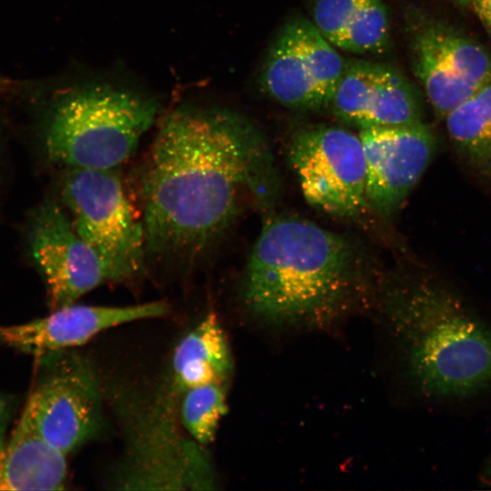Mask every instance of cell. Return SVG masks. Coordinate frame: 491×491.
I'll list each match as a JSON object with an SVG mask.
<instances>
[{
    "mask_svg": "<svg viewBox=\"0 0 491 491\" xmlns=\"http://www.w3.org/2000/svg\"><path fill=\"white\" fill-rule=\"evenodd\" d=\"M412 71L435 114L446 115L491 81V55L456 27L429 15L409 23Z\"/></svg>",
    "mask_w": 491,
    "mask_h": 491,
    "instance_id": "30bf717a",
    "label": "cell"
},
{
    "mask_svg": "<svg viewBox=\"0 0 491 491\" xmlns=\"http://www.w3.org/2000/svg\"><path fill=\"white\" fill-rule=\"evenodd\" d=\"M138 185L147 256L182 263L222 235L244 192L267 207L276 188L269 149L249 120L188 105L162 122Z\"/></svg>",
    "mask_w": 491,
    "mask_h": 491,
    "instance_id": "6da1fadb",
    "label": "cell"
},
{
    "mask_svg": "<svg viewBox=\"0 0 491 491\" xmlns=\"http://www.w3.org/2000/svg\"><path fill=\"white\" fill-rule=\"evenodd\" d=\"M129 416L126 452L114 484L122 489H210L207 455L175 425L170 399L137 404Z\"/></svg>",
    "mask_w": 491,
    "mask_h": 491,
    "instance_id": "8992f818",
    "label": "cell"
},
{
    "mask_svg": "<svg viewBox=\"0 0 491 491\" xmlns=\"http://www.w3.org/2000/svg\"><path fill=\"white\" fill-rule=\"evenodd\" d=\"M288 159L310 205L345 218L369 210L359 135L333 125L299 129L290 139Z\"/></svg>",
    "mask_w": 491,
    "mask_h": 491,
    "instance_id": "ba28073f",
    "label": "cell"
},
{
    "mask_svg": "<svg viewBox=\"0 0 491 491\" xmlns=\"http://www.w3.org/2000/svg\"><path fill=\"white\" fill-rule=\"evenodd\" d=\"M66 477V455L19 420L0 450V491L60 490Z\"/></svg>",
    "mask_w": 491,
    "mask_h": 491,
    "instance_id": "2e32d148",
    "label": "cell"
},
{
    "mask_svg": "<svg viewBox=\"0 0 491 491\" xmlns=\"http://www.w3.org/2000/svg\"><path fill=\"white\" fill-rule=\"evenodd\" d=\"M39 356L43 370L20 420L67 456L101 431L100 382L91 363L70 350Z\"/></svg>",
    "mask_w": 491,
    "mask_h": 491,
    "instance_id": "52a82bcc",
    "label": "cell"
},
{
    "mask_svg": "<svg viewBox=\"0 0 491 491\" xmlns=\"http://www.w3.org/2000/svg\"><path fill=\"white\" fill-rule=\"evenodd\" d=\"M20 85L17 81L0 74V95L17 91Z\"/></svg>",
    "mask_w": 491,
    "mask_h": 491,
    "instance_id": "7402d4cb",
    "label": "cell"
},
{
    "mask_svg": "<svg viewBox=\"0 0 491 491\" xmlns=\"http://www.w3.org/2000/svg\"><path fill=\"white\" fill-rule=\"evenodd\" d=\"M444 119L459 155L480 175L491 176V81Z\"/></svg>",
    "mask_w": 491,
    "mask_h": 491,
    "instance_id": "ac0fdd59",
    "label": "cell"
},
{
    "mask_svg": "<svg viewBox=\"0 0 491 491\" xmlns=\"http://www.w3.org/2000/svg\"><path fill=\"white\" fill-rule=\"evenodd\" d=\"M456 4H458L462 6H473V5L478 0H451Z\"/></svg>",
    "mask_w": 491,
    "mask_h": 491,
    "instance_id": "603a6c76",
    "label": "cell"
},
{
    "mask_svg": "<svg viewBox=\"0 0 491 491\" xmlns=\"http://www.w3.org/2000/svg\"><path fill=\"white\" fill-rule=\"evenodd\" d=\"M369 210L395 213L428 166L436 140L424 124L360 129Z\"/></svg>",
    "mask_w": 491,
    "mask_h": 491,
    "instance_id": "7c38bea8",
    "label": "cell"
},
{
    "mask_svg": "<svg viewBox=\"0 0 491 491\" xmlns=\"http://www.w3.org/2000/svg\"><path fill=\"white\" fill-rule=\"evenodd\" d=\"M155 99L105 83L79 85L51 101L41 125L47 158L65 168L117 169L155 120Z\"/></svg>",
    "mask_w": 491,
    "mask_h": 491,
    "instance_id": "3957f363",
    "label": "cell"
},
{
    "mask_svg": "<svg viewBox=\"0 0 491 491\" xmlns=\"http://www.w3.org/2000/svg\"><path fill=\"white\" fill-rule=\"evenodd\" d=\"M414 287L406 302L418 324L412 365L419 381L444 395L466 393L491 381V333L438 287Z\"/></svg>",
    "mask_w": 491,
    "mask_h": 491,
    "instance_id": "277c9868",
    "label": "cell"
},
{
    "mask_svg": "<svg viewBox=\"0 0 491 491\" xmlns=\"http://www.w3.org/2000/svg\"><path fill=\"white\" fill-rule=\"evenodd\" d=\"M369 266L351 237L306 219L277 216L266 223L251 249L241 294L266 318L315 319L344 305Z\"/></svg>",
    "mask_w": 491,
    "mask_h": 491,
    "instance_id": "7a4b0ae2",
    "label": "cell"
},
{
    "mask_svg": "<svg viewBox=\"0 0 491 491\" xmlns=\"http://www.w3.org/2000/svg\"><path fill=\"white\" fill-rule=\"evenodd\" d=\"M225 412L226 396L222 383L198 386L183 392L181 422L190 436L202 446L213 441Z\"/></svg>",
    "mask_w": 491,
    "mask_h": 491,
    "instance_id": "d6986e66",
    "label": "cell"
},
{
    "mask_svg": "<svg viewBox=\"0 0 491 491\" xmlns=\"http://www.w3.org/2000/svg\"><path fill=\"white\" fill-rule=\"evenodd\" d=\"M61 204L75 230L95 251L108 282H126L144 270L147 257L141 217L116 169L65 168Z\"/></svg>",
    "mask_w": 491,
    "mask_h": 491,
    "instance_id": "5b68a950",
    "label": "cell"
},
{
    "mask_svg": "<svg viewBox=\"0 0 491 491\" xmlns=\"http://www.w3.org/2000/svg\"><path fill=\"white\" fill-rule=\"evenodd\" d=\"M232 370L229 346L217 316L206 314L175 346L172 380L178 392L212 383L225 384Z\"/></svg>",
    "mask_w": 491,
    "mask_h": 491,
    "instance_id": "e0dca14e",
    "label": "cell"
},
{
    "mask_svg": "<svg viewBox=\"0 0 491 491\" xmlns=\"http://www.w3.org/2000/svg\"><path fill=\"white\" fill-rule=\"evenodd\" d=\"M311 21L343 51L377 54L388 45L389 17L383 0H316Z\"/></svg>",
    "mask_w": 491,
    "mask_h": 491,
    "instance_id": "9a60e30c",
    "label": "cell"
},
{
    "mask_svg": "<svg viewBox=\"0 0 491 491\" xmlns=\"http://www.w3.org/2000/svg\"><path fill=\"white\" fill-rule=\"evenodd\" d=\"M472 8L491 34V0H478Z\"/></svg>",
    "mask_w": 491,
    "mask_h": 491,
    "instance_id": "44dd1931",
    "label": "cell"
},
{
    "mask_svg": "<svg viewBox=\"0 0 491 491\" xmlns=\"http://www.w3.org/2000/svg\"><path fill=\"white\" fill-rule=\"evenodd\" d=\"M165 301L129 306L70 304L51 310L44 317L15 326H0V342L38 356L84 345L112 327L157 318L169 312Z\"/></svg>",
    "mask_w": 491,
    "mask_h": 491,
    "instance_id": "5bb4252c",
    "label": "cell"
},
{
    "mask_svg": "<svg viewBox=\"0 0 491 491\" xmlns=\"http://www.w3.org/2000/svg\"><path fill=\"white\" fill-rule=\"evenodd\" d=\"M26 235L51 310L74 304L108 282L100 259L79 235L61 202L40 204L30 216Z\"/></svg>",
    "mask_w": 491,
    "mask_h": 491,
    "instance_id": "8fae6325",
    "label": "cell"
},
{
    "mask_svg": "<svg viewBox=\"0 0 491 491\" xmlns=\"http://www.w3.org/2000/svg\"><path fill=\"white\" fill-rule=\"evenodd\" d=\"M329 106L360 129L421 124L416 91L396 69L362 59L346 61Z\"/></svg>",
    "mask_w": 491,
    "mask_h": 491,
    "instance_id": "4fadbf2b",
    "label": "cell"
},
{
    "mask_svg": "<svg viewBox=\"0 0 491 491\" xmlns=\"http://www.w3.org/2000/svg\"><path fill=\"white\" fill-rule=\"evenodd\" d=\"M346 60L311 20L295 17L267 51L260 84L278 104L297 111L329 106Z\"/></svg>",
    "mask_w": 491,
    "mask_h": 491,
    "instance_id": "9c48e42d",
    "label": "cell"
},
{
    "mask_svg": "<svg viewBox=\"0 0 491 491\" xmlns=\"http://www.w3.org/2000/svg\"><path fill=\"white\" fill-rule=\"evenodd\" d=\"M11 413V403L6 398L0 396V450L5 445V436Z\"/></svg>",
    "mask_w": 491,
    "mask_h": 491,
    "instance_id": "ffe728a7",
    "label": "cell"
}]
</instances>
